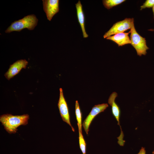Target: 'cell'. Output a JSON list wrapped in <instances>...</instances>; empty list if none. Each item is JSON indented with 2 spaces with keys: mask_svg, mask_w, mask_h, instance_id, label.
Masks as SVG:
<instances>
[{
  "mask_svg": "<svg viewBox=\"0 0 154 154\" xmlns=\"http://www.w3.org/2000/svg\"><path fill=\"white\" fill-rule=\"evenodd\" d=\"M154 5V0H146L140 7V10L145 8L153 7Z\"/></svg>",
  "mask_w": 154,
  "mask_h": 154,
  "instance_id": "cell-15",
  "label": "cell"
},
{
  "mask_svg": "<svg viewBox=\"0 0 154 154\" xmlns=\"http://www.w3.org/2000/svg\"><path fill=\"white\" fill-rule=\"evenodd\" d=\"M75 112L76 119L77 121V125L78 131L82 132V114L80 111L79 105L77 100L75 102Z\"/></svg>",
  "mask_w": 154,
  "mask_h": 154,
  "instance_id": "cell-12",
  "label": "cell"
},
{
  "mask_svg": "<svg viewBox=\"0 0 154 154\" xmlns=\"http://www.w3.org/2000/svg\"><path fill=\"white\" fill-rule=\"evenodd\" d=\"M125 1V0H104L102 1V2L104 7L109 9Z\"/></svg>",
  "mask_w": 154,
  "mask_h": 154,
  "instance_id": "cell-13",
  "label": "cell"
},
{
  "mask_svg": "<svg viewBox=\"0 0 154 154\" xmlns=\"http://www.w3.org/2000/svg\"><path fill=\"white\" fill-rule=\"evenodd\" d=\"M79 142L80 149L83 154H86V144L82 134L79 131Z\"/></svg>",
  "mask_w": 154,
  "mask_h": 154,
  "instance_id": "cell-14",
  "label": "cell"
},
{
  "mask_svg": "<svg viewBox=\"0 0 154 154\" xmlns=\"http://www.w3.org/2000/svg\"><path fill=\"white\" fill-rule=\"evenodd\" d=\"M148 30L151 31H154V29H150Z\"/></svg>",
  "mask_w": 154,
  "mask_h": 154,
  "instance_id": "cell-18",
  "label": "cell"
},
{
  "mask_svg": "<svg viewBox=\"0 0 154 154\" xmlns=\"http://www.w3.org/2000/svg\"><path fill=\"white\" fill-rule=\"evenodd\" d=\"M128 33H121L114 35L107 38V39L111 40L116 43L119 46L131 44V41Z\"/></svg>",
  "mask_w": 154,
  "mask_h": 154,
  "instance_id": "cell-10",
  "label": "cell"
},
{
  "mask_svg": "<svg viewBox=\"0 0 154 154\" xmlns=\"http://www.w3.org/2000/svg\"><path fill=\"white\" fill-rule=\"evenodd\" d=\"M43 9L48 20L50 21L59 11L58 0H43Z\"/></svg>",
  "mask_w": 154,
  "mask_h": 154,
  "instance_id": "cell-8",
  "label": "cell"
},
{
  "mask_svg": "<svg viewBox=\"0 0 154 154\" xmlns=\"http://www.w3.org/2000/svg\"><path fill=\"white\" fill-rule=\"evenodd\" d=\"M152 153L153 154H154V150L153 151Z\"/></svg>",
  "mask_w": 154,
  "mask_h": 154,
  "instance_id": "cell-19",
  "label": "cell"
},
{
  "mask_svg": "<svg viewBox=\"0 0 154 154\" xmlns=\"http://www.w3.org/2000/svg\"><path fill=\"white\" fill-rule=\"evenodd\" d=\"M146 151L145 148L142 147L140 150L139 152L137 154H146Z\"/></svg>",
  "mask_w": 154,
  "mask_h": 154,
  "instance_id": "cell-16",
  "label": "cell"
},
{
  "mask_svg": "<svg viewBox=\"0 0 154 154\" xmlns=\"http://www.w3.org/2000/svg\"><path fill=\"white\" fill-rule=\"evenodd\" d=\"M130 40L131 45L135 49L137 55L141 56L142 55H145L147 50L149 48L146 45L145 38L141 36L137 32L134 25L133 20L130 29Z\"/></svg>",
  "mask_w": 154,
  "mask_h": 154,
  "instance_id": "cell-3",
  "label": "cell"
},
{
  "mask_svg": "<svg viewBox=\"0 0 154 154\" xmlns=\"http://www.w3.org/2000/svg\"><path fill=\"white\" fill-rule=\"evenodd\" d=\"M59 98L58 106L60 113L63 121L68 124L71 127L72 131L74 132V129L72 126L70 120V116L68 106L64 98L63 91L61 88L59 89Z\"/></svg>",
  "mask_w": 154,
  "mask_h": 154,
  "instance_id": "cell-6",
  "label": "cell"
},
{
  "mask_svg": "<svg viewBox=\"0 0 154 154\" xmlns=\"http://www.w3.org/2000/svg\"><path fill=\"white\" fill-rule=\"evenodd\" d=\"M78 21L80 26L83 37L87 38L88 35L87 34L85 28V17L82 9V6L80 1L79 0L75 4Z\"/></svg>",
  "mask_w": 154,
  "mask_h": 154,
  "instance_id": "cell-11",
  "label": "cell"
},
{
  "mask_svg": "<svg viewBox=\"0 0 154 154\" xmlns=\"http://www.w3.org/2000/svg\"><path fill=\"white\" fill-rule=\"evenodd\" d=\"M152 11L153 13V18L154 19V5L153 7L152 8Z\"/></svg>",
  "mask_w": 154,
  "mask_h": 154,
  "instance_id": "cell-17",
  "label": "cell"
},
{
  "mask_svg": "<svg viewBox=\"0 0 154 154\" xmlns=\"http://www.w3.org/2000/svg\"><path fill=\"white\" fill-rule=\"evenodd\" d=\"M29 119V116L28 114L13 116L6 114L2 115L0 117V121L5 129L10 134L15 133L19 126L27 125Z\"/></svg>",
  "mask_w": 154,
  "mask_h": 154,
  "instance_id": "cell-1",
  "label": "cell"
},
{
  "mask_svg": "<svg viewBox=\"0 0 154 154\" xmlns=\"http://www.w3.org/2000/svg\"><path fill=\"white\" fill-rule=\"evenodd\" d=\"M107 104L104 103L95 105L84 121L82 125L86 134H88L89 126L92 121L99 113L103 112L108 107Z\"/></svg>",
  "mask_w": 154,
  "mask_h": 154,
  "instance_id": "cell-7",
  "label": "cell"
},
{
  "mask_svg": "<svg viewBox=\"0 0 154 154\" xmlns=\"http://www.w3.org/2000/svg\"><path fill=\"white\" fill-rule=\"evenodd\" d=\"M28 63L25 59L18 60L10 65L7 71L5 74L4 76L8 80L17 74L22 68H25Z\"/></svg>",
  "mask_w": 154,
  "mask_h": 154,
  "instance_id": "cell-9",
  "label": "cell"
},
{
  "mask_svg": "<svg viewBox=\"0 0 154 154\" xmlns=\"http://www.w3.org/2000/svg\"><path fill=\"white\" fill-rule=\"evenodd\" d=\"M117 96V93L113 92L110 96L108 100V103L111 106L112 113L117 122V124L119 126L121 129L120 135L117 138L118 140V143L121 146H123L125 141L123 139L124 134L122 131L121 127L120 124L119 119L121 114L120 108L118 105L115 102V100Z\"/></svg>",
  "mask_w": 154,
  "mask_h": 154,
  "instance_id": "cell-4",
  "label": "cell"
},
{
  "mask_svg": "<svg viewBox=\"0 0 154 154\" xmlns=\"http://www.w3.org/2000/svg\"><path fill=\"white\" fill-rule=\"evenodd\" d=\"M134 19L126 18L123 20L118 21L114 24L112 27L103 36L104 38L116 34L123 33L130 29Z\"/></svg>",
  "mask_w": 154,
  "mask_h": 154,
  "instance_id": "cell-5",
  "label": "cell"
},
{
  "mask_svg": "<svg viewBox=\"0 0 154 154\" xmlns=\"http://www.w3.org/2000/svg\"><path fill=\"white\" fill-rule=\"evenodd\" d=\"M38 21V19L35 15H28L12 23L5 30V32L9 33L13 31L20 32L25 29L33 30L37 26Z\"/></svg>",
  "mask_w": 154,
  "mask_h": 154,
  "instance_id": "cell-2",
  "label": "cell"
}]
</instances>
